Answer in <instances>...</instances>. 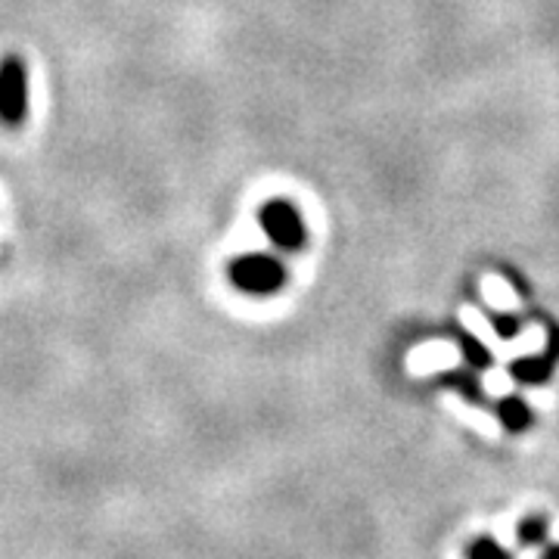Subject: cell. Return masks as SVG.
I'll list each match as a JSON object with an SVG mask.
<instances>
[{
  "mask_svg": "<svg viewBox=\"0 0 559 559\" xmlns=\"http://www.w3.org/2000/svg\"><path fill=\"white\" fill-rule=\"evenodd\" d=\"M28 119V72L20 57L0 60V121L20 128Z\"/></svg>",
  "mask_w": 559,
  "mask_h": 559,
  "instance_id": "6da1fadb",
  "label": "cell"
},
{
  "mask_svg": "<svg viewBox=\"0 0 559 559\" xmlns=\"http://www.w3.org/2000/svg\"><path fill=\"white\" fill-rule=\"evenodd\" d=\"M283 264L271 255H242L230 264V280L240 286L242 293L252 296H271L283 286Z\"/></svg>",
  "mask_w": 559,
  "mask_h": 559,
  "instance_id": "7a4b0ae2",
  "label": "cell"
},
{
  "mask_svg": "<svg viewBox=\"0 0 559 559\" xmlns=\"http://www.w3.org/2000/svg\"><path fill=\"white\" fill-rule=\"evenodd\" d=\"M261 227L280 249H299L305 242V224L289 202H267L261 209Z\"/></svg>",
  "mask_w": 559,
  "mask_h": 559,
  "instance_id": "3957f363",
  "label": "cell"
},
{
  "mask_svg": "<svg viewBox=\"0 0 559 559\" xmlns=\"http://www.w3.org/2000/svg\"><path fill=\"white\" fill-rule=\"evenodd\" d=\"M513 373H516L520 380H532V382L544 380V377L550 373V358H528V360H520V364L513 367Z\"/></svg>",
  "mask_w": 559,
  "mask_h": 559,
  "instance_id": "277c9868",
  "label": "cell"
},
{
  "mask_svg": "<svg viewBox=\"0 0 559 559\" xmlns=\"http://www.w3.org/2000/svg\"><path fill=\"white\" fill-rule=\"evenodd\" d=\"M500 417L507 419V426H513V429H520L528 423V407L520 404V401H503V407H500Z\"/></svg>",
  "mask_w": 559,
  "mask_h": 559,
  "instance_id": "5b68a950",
  "label": "cell"
},
{
  "mask_svg": "<svg viewBox=\"0 0 559 559\" xmlns=\"http://www.w3.org/2000/svg\"><path fill=\"white\" fill-rule=\"evenodd\" d=\"M463 348H466V358L473 360L476 367H488V352L481 348L479 342L469 340V336H463Z\"/></svg>",
  "mask_w": 559,
  "mask_h": 559,
  "instance_id": "8992f818",
  "label": "cell"
},
{
  "mask_svg": "<svg viewBox=\"0 0 559 559\" xmlns=\"http://www.w3.org/2000/svg\"><path fill=\"white\" fill-rule=\"evenodd\" d=\"M495 326H498L503 336H513L516 333V320L510 318H495Z\"/></svg>",
  "mask_w": 559,
  "mask_h": 559,
  "instance_id": "52a82bcc",
  "label": "cell"
}]
</instances>
